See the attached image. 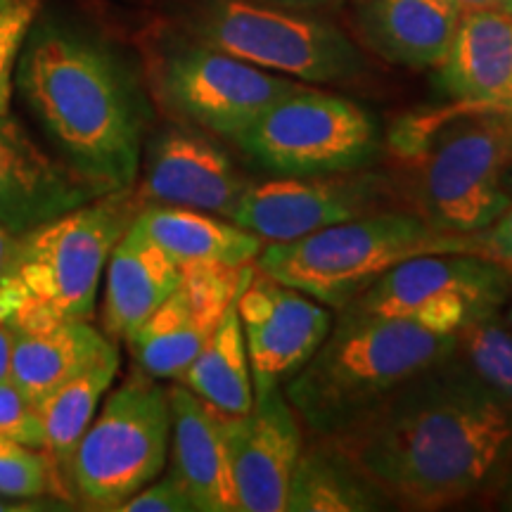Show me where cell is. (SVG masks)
I'll use <instances>...</instances> for the list:
<instances>
[{
  "label": "cell",
  "mask_w": 512,
  "mask_h": 512,
  "mask_svg": "<svg viewBox=\"0 0 512 512\" xmlns=\"http://www.w3.org/2000/svg\"><path fill=\"white\" fill-rule=\"evenodd\" d=\"M389 501L437 510L475 496L512 448V406L456 351L328 437Z\"/></svg>",
  "instance_id": "cell-1"
},
{
  "label": "cell",
  "mask_w": 512,
  "mask_h": 512,
  "mask_svg": "<svg viewBox=\"0 0 512 512\" xmlns=\"http://www.w3.org/2000/svg\"><path fill=\"white\" fill-rule=\"evenodd\" d=\"M22 91L69 164L107 190L131 188L143 117L131 83L105 50L43 31L24 57Z\"/></svg>",
  "instance_id": "cell-2"
},
{
  "label": "cell",
  "mask_w": 512,
  "mask_h": 512,
  "mask_svg": "<svg viewBox=\"0 0 512 512\" xmlns=\"http://www.w3.org/2000/svg\"><path fill=\"white\" fill-rule=\"evenodd\" d=\"M389 145L415 166L420 216L444 233L491 226L512 195L503 176L512 164V117L486 105H453L401 119Z\"/></svg>",
  "instance_id": "cell-3"
},
{
  "label": "cell",
  "mask_w": 512,
  "mask_h": 512,
  "mask_svg": "<svg viewBox=\"0 0 512 512\" xmlns=\"http://www.w3.org/2000/svg\"><path fill=\"white\" fill-rule=\"evenodd\" d=\"M458 335L420 328L399 318L342 311L339 323L309 363L287 380L294 413L320 437L351 422L434 363L453 356Z\"/></svg>",
  "instance_id": "cell-4"
},
{
  "label": "cell",
  "mask_w": 512,
  "mask_h": 512,
  "mask_svg": "<svg viewBox=\"0 0 512 512\" xmlns=\"http://www.w3.org/2000/svg\"><path fill=\"white\" fill-rule=\"evenodd\" d=\"M138 211L131 188L114 190L19 235L0 273V323L31 330L93 320L102 271Z\"/></svg>",
  "instance_id": "cell-5"
},
{
  "label": "cell",
  "mask_w": 512,
  "mask_h": 512,
  "mask_svg": "<svg viewBox=\"0 0 512 512\" xmlns=\"http://www.w3.org/2000/svg\"><path fill=\"white\" fill-rule=\"evenodd\" d=\"M427 254H475V233L456 235L430 226L420 214L375 211L292 242H271L256 256V271L344 309L401 261Z\"/></svg>",
  "instance_id": "cell-6"
},
{
  "label": "cell",
  "mask_w": 512,
  "mask_h": 512,
  "mask_svg": "<svg viewBox=\"0 0 512 512\" xmlns=\"http://www.w3.org/2000/svg\"><path fill=\"white\" fill-rule=\"evenodd\" d=\"M171 441L169 392L157 377L136 370L114 389L76 446L69 482L74 498L117 510L162 475Z\"/></svg>",
  "instance_id": "cell-7"
},
{
  "label": "cell",
  "mask_w": 512,
  "mask_h": 512,
  "mask_svg": "<svg viewBox=\"0 0 512 512\" xmlns=\"http://www.w3.org/2000/svg\"><path fill=\"white\" fill-rule=\"evenodd\" d=\"M235 143L268 174L304 178L366 169L382 140L373 114L354 100L299 86L268 107Z\"/></svg>",
  "instance_id": "cell-8"
},
{
  "label": "cell",
  "mask_w": 512,
  "mask_h": 512,
  "mask_svg": "<svg viewBox=\"0 0 512 512\" xmlns=\"http://www.w3.org/2000/svg\"><path fill=\"white\" fill-rule=\"evenodd\" d=\"M512 271L475 254H427L401 261L342 311L399 318L458 335L508 302Z\"/></svg>",
  "instance_id": "cell-9"
},
{
  "label": "cell",
  "mask_w": 512,
  "mask_h": 512,
  "mask_svg": "<svg viewBox=\"0 0 512 512\" xmlns=\"http://www.w3.org/2000/svg\"><path fill=\"white\" fill-rule=\"evenodd\" d=\"M195 31L204 46L287 79L332 83L363 72L358 48L332 24L249 0H219Z\"/></svg>",
  "instance_id": "cell-10"
},
{
  "label": "cell",
  "mask_w": 512,
  "mask_h": 512,
  "mask_svg": "<svg viewBox=\"0 0 512 512\" xmlns=\"http://www.w3.org/2000/svg\"><path fill=\"white\" fill-rule=\"evenodd\" d=\"M299 86L204 43L178 50L162 72L166 102L185 119L230 140Z\"/></svg>",
  "instance_id": "cell-11"
},
{
  "label": "cell",
  "mask_w": 512,
  "mask_h": 512,
  "mask_svg": "<svg viewBox=\"0 0 512 512\" xmlns=\"http://www.w3.org/2000/svg\"><path fill=\"white\" fill-rule=\"evenodd\" d=\"M380 174H328L249 183L230 221L268 242H292L382 211Z\"/></svg>",
  "instance_id": "cell-12"
},
{
  "label": "cell",
  "mask_w": 512,
  "mask_h": 512,
  "mask_svg": "<svg viewBox=\"0 0 512 512\" xmlns=\"http://www.w3.org/2000/svg\"><path fill=\"white\" fill-rule=\"evenodd\" d=\"M254 396L283 387L320 349L332 330V313L309 294L259 273L238 299Z\"/></svg>",
  "instance_id": "cell-13"
},
{
  "label": "cell",
  "mask_w": 512,
  "mask_h": 512,
  "mask_svg": "<svg viewBox=\"0 0 512 512\" xmlns=\"http://www.w3.org/2000/svg\"><path fill=\"white\" fill-rule=\"evenodd\" d=\"M247 275L245 268L183 266L176 290L126 339L140 370L157 380H178L238 299Z\"/></svg>",
  "instance_id": "cell-14"
},
{
  "label": "cell",
  "mask_w": 512,
  "mask_h": 512,
  "mask_svg": "<svg viewBox=\"0 0 512 512\" xmlns=\"http://www.w3.org/2000/svg\"><path fill=\"white\" fill-rule=\"evenodd\" d=\"M240 512H285L290 477L302 456L299 415L280 387L256 394L247 413H221Z\"/></svg>",
  "instance_id": "cell-15"
},
{
  "label": "cell",
  "mask_w": 512,
  "mask_h": 512,
  "mask_svg": "<svg viewBox=\"0 0 512 512\" xmlns=\"http://www.w3.org/2000/svg\"><path fill=\"white\" fill-rule=\"evenodd\" d=\"M107 192L114 190L50 157L19 121L0 114V226L8 233L19 238Z\"/></svg>",
  "instance_id": "cell-16"
},
{
  "label": "cell",
  "mask_w": 512,
  "mask_h": 512,
  "mask_svg": "<svg viewBox=\"0 0 512 512\" xmlns=\"http://www.w3.org/2000/svg\"><path fill=\"white\" fill-rule=\"evenodd\" d=\"M247 185L221 145L200 133L171 128L150 147L136 197L140 204L200 209L230 221Z\"/></svg>",
  "instance_id": "cell-17"
},
{
  "label": "cell",
  "mask_w": 512,
  "mask_h": 512,
  "mask_svg": "<svg viewBox=\"0 0 512 512\" xmlns=\"http://www.w3.org/2000/svg\"><path fill=\"white\" fill-rule=\"evenodd\" d=\"M171 403V472L181 479L197 512H240L223 439L221 411L178 384Z\"/></svg>",
  "instance_id": "cell-18"
},
{
  "label": "cell",
  "mask_w": 512,
  "mask_h": 512,
  "mask_svg": "<svg viewBox=\"0 0 512 512\" xmlns=\"http://www.w3.org/2000/svg\"><path fill=\"white\" fill-rule=\"evenodd\" d=\"M437 83L453 102L501 105L512 98V17L498 8L465 10Z\"/></svg>",
  "instance_id": "cell-19"
},
{
  "label": "cell",
  "mask_w": 512,
  "mask_h": 512,
  "mask_svg": "<svg viewBox=\"0 0 512 512\" xmlns=\"http://www.w3.org/2000/svg\"><path fill=\"white\" fill-rule=\"evenodd\" d=\"M102 328L114 339H128L176 290L183 268L133 219L107 259Z\"/></svg>",
  "instance_id": "cell-20"
},
{
  "label": "cell",
  "mask_w": 512,
  "mask_h": 512,
  "mask_svg": "<svg viewBox=\"0 0 512 512\" xmlns=\"http://www.w3.org/2000/svg\"><path fill=\"white\" fill-rule=\"evenodd\" d=\"M463 10L453 0H366L361 29L370 48L413 69L439 67Z\"/></svg>",
  "instance_id": "cell-21"
},
{
  "label": "cell",
  "mask_w": 512,
  "mask_h": 512,
  "mask_svg": "<svg viewBox=\"0 0 512 512\" xmlns=\"http://www.w3.org/2000/svg\"><path fill=\"white\" fill-rule=\"evenodd\" d=\"M136 223L181 268L195 264L245 268L264 249L259 235L200 209L147 204L138 211Z\"/></svg>",
  "instance_id": "cell-22"
},
{
  "label": "cell",
  "mask_w": 512,
  "mask_h": 512,
  "mask_svg": "<svg viewBox=\"0 0 512 512\" xmlns=\"http://www.w3.org/2000/svg\"><path fill=\"white\" fill-rule=\"evenodd\" d=\"M91 320H67L46 328H12L10 380L34 403L72 380L112 347Z\"/></svg>",
  "instance_id": "cell-23"
},
{
  "label": "cell",
  "mask_w": 512,
  "mask_h": 512,
  "mask_svg": "<svg viewBox=\"0 0 512 512\" xmlns=\"http://www.w3.org/2000/svg\"><path fill=\"white\" fill-rule=\"evenodd\" d=\"M389 498L351 460L332 446H316L299 456L290 477L285 512H375Z\"/></svg>",
  "instance_id": "cell-24"
},
{
  "label": "cell",
  "mask_w": 512,
  "mask_h": 512,
  "mask_svg": "<svg viewBox=\"0 0 512 512\" xmlns=\"http://www.w3.org/2000/svg\"><path fill=\"white\" fill-rule=\"evenodd\" d=\"M119 349L112 344L105 354L95 358L88 368H83L72 380L62 382L48 396L36 403L38 418L43 425V451L55 460L57 470L69 482V465L88 425L95 418L100 399L112 387L119 373ZM74 491V489H72Z\"/></svg>",
  "instance_id": "cell-25"
},
{
  "label": "cell",
  "mask_w": 512,
  "mask_h": 512,
  "mask_svg": "<svg viewBox=\"0 0 512 512\" xmlns=\"http://www.w3.org/2000/svg\"><path fill=\"white\" fill-rule=\"evenodd\" d=\"M178 380L221 413L240 415L254 406L252 368L235 302Z\"/></svg>",
  "instance_id": "cell-26"
},
{
  "label": "cell",
  "mask_w": 512,
  "mask_h": 512,
  "mask_svg": "<svg viewBox=\"0 0 512 512\" xmlns=\"http://www.w3.org/2000/svg\"><path fill=\"white\" fill-rule=\"evenodd\" d=\"M456 354L491 392L512 406V332L496 313L458 332Z\"/></svg>",
  "instance_id": "cell-27"
},
{
  "label": "cell",
  "mask_w": 512,
  "mask_h": 512,
  "mask_svg": "<svg viewBox=\"0 0 512 512\" xmlns=\"http://www.w3.org/2000/svg\"><path fill=\"white\" fill-rule=\"evenodd\" d=\"M48 494L74 498L55 460L43 448L0 437V496L41 498Z\"/></svg>",
  "instance_id": "cell-28"
},
{
  "label": "cell",
  "mask_w": 512,
  "mask_h": 512,
  "mask_svg": "<svg viewBox=\"0 0 512 512\" xmlns=\"http://www.w3.org/2000/svg\"><path fill=\"white\" fill-rule=\"evenodd\" d=\"M34 15L36 0H0V114L10 110L12 69Z\"/></svg>",
  "instance_id": "cell-29"
},
{
  "label": "cell",
  "mask_w": 512,
  "mask_h": 512,
  "mask_svg": "<svg viewBox=\"0 0 512 512\" xmlns=\"http://www.w3.org/2000/svg\"><path fill=\"white\" fill-rule=\"evenodd\" d=\"M0 437L43 448V425L36 406L10 377L0 380Z\"/></svg>",
  "instance_id": "cell-30"
},
{
  "label": "cell",
  "mask_w": 512,
  "mask_h": 512,
  "mask_svg": "<svg viewBox=\"0 0 512 512\" xmlns=\"http://www.w3.org/2000/svg\"><path fill=\"white\" fill-rule=\"evenodd\" d=\"M121 512H192L195 503L185 486L174 472H166L164 477L152 479L150 484L136 491L128 501L119 505Z\"/></svg>",
  "instance_id": "cell-31"
},
{
  "label": "cell",
  "mask_w": 512,
  "mask_h": 512,
  "mask_svg": "<svg viewBox=\"0 0 512 512\" xmlns=\"http://www.w3.org/2000/svg\"><path fill=\"white\" fill-rule=\"evenodd\" d=\"M477 252L512 271V202L498 219L475 233Z\"/></svg>",
  "instance_id": "cell-32"
},
{
  "label": "cell",
  "mask_w": 512,
  "mask_h": 512,
  "mask_svg": "<svg viewBox=\"0 0 512 512\" xmlns=\"http://www.w3.org/2000/svg\"><path fill=\"white\" fill-rule=\"evenodd\" d=\"M12 361V328L8 323H0V380L10 377Z\"/></svg>",
  "instance_id": "cell-33"
},
{
  "label": "cell",
  "mask_w": 512,
  "mask_h": 512,
  "mask_svg": "<svg viewBox=\"0 0 512 512\" xmlns=\"http://www.w3.org/2000/svg\"><path fill=\"white\" fill-rule=\"evenodd\" d=\"M505 475H503V489H501V508L512 510V448L503 460Z\"/></svg>",
  "instance_id": "cell-34"
},
{
  "label": "cell",
  "mask_w": 512,
  "mask_h": 512,
  "mask_svg": "<svg viewBox=\"0 0 512 512\" xmlns=\"http://www.w3.org/2000/svg\"><path fill=\"white\" fill-rule=\"evenodd\" d=\"M17 238L12 233H8L3 226H0V273L5 271V266L10 264L12 252H15Z\"/></svg>",
  "instance_id": "cell-35"
},
{
  "label": "cell",
  "mask_w": 512,
  "mask_h": 512,
  "mask_svg": "<svg viewBox=\"0 0 512 512\" xmlns=\"http://www.w3.org/2000/svg\"><path fill=\"white\" fill-rule=\"evenodd\" d=\"M460 10H482V8H501L505 0H453Z\"/></svg>",
  "instance_id": "cell-36"
},
{
  "label": "cell",
  "mask_w": 512,
  "mask_h": 512,
  "mask_svg": "<svg viewBox=\"0 0 512 512\" xmlns=\"http://www.w3.org/2000/svg\"><path fill=\"white\" fill-rule=\"evenodd\" d=\"M271 3H283V5H316V3H325V0H271Z\"/></svg>",
  "instance_id": "cell-37"
},
{
  "label": "cell",
  "mask_w": 512,
  "mask_h": 512,
  "mask_svg": "<svg viewBox=\"0 0 512 512\" xmlns=\"http://www.w3.org/2000/svg\"><path fill=\"white\" fill-rule=\"evenodd\" d=\"M503 185H505V190H508L510 195H512V164L508 166V171H505V176H503Z\"/></svg>",
  "instance_id": "cell-38"
},
{
  "label": "cell",
  "mask_w": 512,
  "mask_h": 512,
  "mask_svg": "<svg viewBox=\"0 0 512 512\" xmlns=\"http://www.w3.org/2000/svg\"><path fill=\"white\" fill-rule=\"evenodd\" d=\"M486 107H494V110H501L512 117V105H486Z\"/></svg>",
  "instance_id": "cell-39"
},
{
  "label": "cell",
  "mask_w": 512,
  "mask_h": 512,
  "mask_svg": "<svg viewBox=\"0 0 512 512\" xmlns=\"http://www.w3.org/2000/svg\"><path fill=\"white\" fill-rule=\"evenodd\" d=\"M498 10H503L505 15H510V17H512V0H505V3H503L501 8H498Z\"/></svg>",
  "instance_id": "cell-40"
},
{
  "label": "cell",
  "mask_w": 512,
  "mask_h": 512,
  "mask_svg": "<svg viewBox=\"0 0 512 512\" xmlns=\"http://www.w3.org/2000/svg\"><path fill=\"white\" fill-rule=\"evenodd\" d=\"M508 318H510V323H512V292H510V309H508Z\"/></svg>",
  "instance_id": "cell-41"
},
{
  "label": "cell",
  "mask_w": 512,
  "mask_h": 512,
  "mask_svg": "<svg viewBox=\"0 0 512 512\" xmlns=\"http://www.w3.org/2000/svg\"><path fill=\"white\" fill-rule=\"evenodd\" d=\"M501 105H512V98L508 102H501Z\"/></svg>",
  "instance_id": "cell-42"
}]
</instances>
